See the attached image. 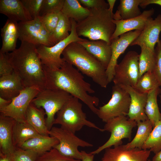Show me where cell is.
I'll return each instance as SVG.
<instances>
[{"instance_id":"f546056e","label":"cell","mask_w":161,"mask_h":161,"mask_svg":"<svg viewBox=\"0 0 161 161\" xmlns=\"http://www.w3.org/2000/svg\"><path fill=\"white\" fill-rule=\"evenodd\" d=\"M137 130L134 138L130 142L124 145L127 148L142 149L153 128L152 123L148 119L137 122Z\"/></svg>"},{"instance_id":"603a6c76","label":"cell","mask_w":161,"mask_h":161,"mask_svg":"<svg viewBox=\"0 0 161 161\" xmlns=\"http://www.w3.org/2000/svg\"><path fill=\"white\" fill-rule=\"evenodd\" d=\"M2 45L0 52L7 53L15 50L19 37L18 22L8 19L1 29Z\"/></svg>"},{"instance_id":"7c38bea8","label":"cell","mask_w":161,"mask_h":161,"mask_svg":"<svg viewBox=\"0 0 161 161\" xmlns=\"http://www.w3.org/2000/svg\"><path fill=\"white\" fill-rule=\"evenodd\" d=\"M18 39L33 44L36 47L43 45L54 46L51 39V34L44 26L41 16L31 20L18 22Z\"/></svg>"},{"instance_id":"8fae6325","label":"cell","mask_w":161,"mask_h":161,"mask_svg":"<svg viewBox=\"0 0 161 161\" xmlns=\"http://www.w3.org/2000/svg\"><path fill=\"white\" fill-rule=\"evenodd\" d=\"M139 55L135 51H130L116 65L112 80L114 85L135 87L139 78Z\"/></svg>"},{"instance_id":"4dcf8cb0","label":"cell","mask_w":161,"mask_h":161,"mask_svg":"<svg viewBox=\"0 0 161 161\" xmlns=\"http://www.w3.org/2000/svg\"><path fill=\"white\" fill-rule=\"evenodd\" d=\"M72 29L70 19L66 17L62 13H59V19L57 25L51 34V39L54 45L66 38Z\"/></svg>"},{"instance_id":"30bf717a","label":"cell","mask_w":161,"mask_h":161,"mask_svg":"<svg viewBox=\"0 0 161 161\" xmlns=\"http://www.w3.org/2000/svg\"><path fill=\"white\" fill-rule=\"evenodd\" d=\"M49 135L56 138L59 143L54 148L63 155L71 158L81 160L82 154L79 147H90L92 144L76 136L75 134L61 127L53 126L49 131Z\"/></svg>"},{"instance_id":"8992f818","label":"cell","mask_w":161,"mask_h":161,"mask_svg":"<svg viewBox=\"0 0 161 161\" xmlns=\"http://www.w3.org/2000/svg\"><path fill=\"white\" fill-rule=\"evenodd\" d=\"M72 96L64 91L44 89L39 92L31 103L44 110L46 124L49 131L54 125L55 114Z\"/></svg>"},{"instance_id":"cb8c5ba5","label":"cell","mask_w":161,"mask_h":161,"mask_svg":"<svg viewBox=\"0 0 161 161\" xmlns=\"http://www.w3.org/2000/svg\"><path fill=\"white\" fill-rule=\"evenodd\" d=\"M46 113L42 108H38L31 103L27 109L26 120L40 135L49 136V131L46 124Z\"/></svg>"},{"instance_id":"ee69618b","label":"cell","mask_w":161,"mask_h":161,"mask_svg":"<svg viewBox=\"0 0 161 161\" xmlns=\"http://www.w3.org/2000/svg\"><path fill=\"white\" fill-rule=\"evenodd\" d=\"M82 156V161H93L94 157V154L90 152L87 153L85 151H81Z\"/></svg>"},{"instance_id":"7bdbcfd3","label":"cell","mask_w":161,"mask_h":161,"mask_svg":"<svg viewBox=\"0 0 161 161\" xmlns=\"http://www.w3.org/2000/svg\"><path fill=\"white\" fill-rule=\"evenodd\" d=\"M152 4L161 6V0H142L140 6L142 8L144 9L148 5Z\"/></svg>"},{"instance_id":"52a82bcc","label":"cell","mask_w":161,"mask_h":161,"mask_svg":"<svg viewBox=\"0 0 161 161\" xmlns=\"http://www.w3.org/2000/svg\"><path fill=\"white\" fill-rule=\"evenodd\" d=\"M70 19L72 29L66 38L52 47L43 45L36 47L43 65L52 68H60L65 62L61 55L67 46L72 42L83 41L87 40L78 36L76 29V22L72 19Z\"/></svg>"},{"instance_id":"1f68e13d","label":"cell","mask_w":161,"mask_h":161,"mask_svg":"<svg viewBox=\"0 0 161 161\" xmlns=\"http://www.w3.org/2000/svg\"><path fill=\"white\" fill-rule=\"evenodd\" d=\"M140 48L141 51L139 59V79L145 72L153 71L155 62V51L145 47Z\"/></svg>"},{"instance_id":"c3c4849f","label":"cell","mask_w":161,"mask_h":161,"mask_svg":"<svg viewBox=\"0 0 161 161\" xmlns=\"http://www.w3.org/2000/svg\"><path fill=\"white\" fill-rule=\"evenodd\" d=\"M152 161H161V150L155 154L152 159Z\"/></svg>"},{"instance_id":"7dc6e473","label":"cell","mask_w":161,"mask_h":161,"mask_svg":"<svg viewBox=\"0 0 161 161\" xmlns=\"http://www.w3.org/2000/svg\"><path fill=\"white\" fill-rule=\"evenodd\" d=\"M0 161H11L10 155H5L0 153Z\"/></svg>"},{"instance_id":"f6af8a7d","label":"cell","mask_w":161,"mask_h":161,"mask_svg":"<svg viewBox=\"0 0 161 161\" xmlns=\"http://www.w3.org/2000/svg\"><path fill=\"white\" fill-rule=\"evenodd\" d=\"M12 100H8L0 97V108L7 106L9 104Z\"/></svg>"},{"instance_id":"5b68a950","label":"cell","mask_w":161,"mask_h":161,"mask_svg":"<svg viewBox=\"0 0 161 161\" xmlns=\"http://www.w3.org/2000/svg\"><path fill=\"white\" fill-rule=\"evenodd\" d=\"M79 100L72 96L57 113L53 124H59L61 127L75 134L84 126L104 131L103 129L98 127L87 120L86 114L82 110V104Z\"/></svg>"},{"instance_id":"484cf974","label":"cell","mask_w":161,"mask_h":161,"mask_svg":"<svg viewBox=\"0 0 161 161\" xmlns=\"http://www.w3.org/2000/svg\"><path fill=\"white\" fill-rule=\"evenodd\" d=\"M41 135L27 122L15 121L13 130V142L15 148H21L29 139Z\"/></svg>"},{"instance_id":"d6986e66","label":"cell","mask_w":161,"mask_h":161,"mask_svg":"<svg viewBox=\"0 0 161 161\" xmlns=\"http://www.w3.org/2000/svg\"><path fill=\"white\" fill-rule=\"evenodd\" d=\"M106 69L110 63L112 51L111 44L103 40H89L78 42Z\"/></svg>"},{"instance_id":"8d00e7d4","label":"cell","mask_w":161,"mask_h":161,"mask_svg":"<svg viewBox=\"0 0 161 161\" xmlns=\"http://www.w3.org/2000/svg\"><path fill=\"white\" fill-rule=\"evenodd\" d=\"M36 161H81L64 156L55 148H53L49 151L39 155Z\"/></svg>"},{"instance_id":"f1b7e54d","label":"cell","mask_w":161,"mask_h":161,"mask_svg":"<svg viewBox=\"0 0 161 161\" xmlns=\"http://www.w3.org/2000/svg\"><path fill=\"white\" fill-rule=\"evenodd\" d=\"M160 88V87L155 88L147 93L145 108V114L148 119L152 123L153 128L161 120V113L160 112L157 102Z\"/></svg>"},{"instance_id":"e0dca14e","label":"cell","mask_w":161,"mask_h":161,"mask_svg":"<svg viewBox=\"0 0 161 161\" xmlns=\"http://www.w3.org/2000/svg\"><path fill=\"white\" fill-rule=\"evenodd\" d=\"M120 86L129 94L130 97L129 110L127 114L129 119L137 123L148 120L145 111L147 93L140 92L129 85Z\"/></svg>"},{"instance_id":"2e32d148","label":"cell","mask_w":161,"mask_h":161,"mask_svg":"<svg viewBox=\"0 0 161 161\" xmlns=\"http://www.w3.org/2000/svg\"><path fill=\"white\" fill-rule=\"evenodd\" d=\"M161 32V14H159L154 19L151 17L148 19L143 30L130 46L145 47L154 52Z\"/></svg>"},{"instance_id":"277c9868","label":"cell","mask_w":161,"mask_h":161,"mask_svg":"<svg viewBox=\"0 0 161 161\" xmlns=\"http://www.w3.org/2000/svg\"><path fill=\"white\" fill-rule=\"evenodd\" d=\"M90 14L84 19L76 22V29L79 37L89 40H103L111 44L116 28L113 22V15L109 9H89Z\"/></svg>"},{"instance_id":"f35d334b","label":"cell","mask_w":161,"mask_h":161,"mask_svg":"<svg viewBox=\"0 0 161 161\" xmlns=\"http://www.w3.org/2000/svg\"><path fill=\"white\" fill-rule=\"evenodd\" d=\"M60 13H48L41 16L44 26L51 34L54 31L58 23Z\"/></svg>"},{"instance_id":"681fc988","label":"cell","mask_w":161,"mask_h":161,"mask_svg":"<svg viewBox=\"0 0 161 161\" xmlns=\"http://www.w3.org/2000/svg\"><path fill=\"white\" fill-rule=\"evenodd\" d=\"M159 96L160 97V103H161V87H160L159 90Z\"/></svg>"},{"instance_id":"d6a6232c","label":"cell","mask_w":161,"mask_h":161,"mask_svg":"<svg viewBox=\"0 0 161 161\" xmlns=\"http://www.w3.org/2000/svg\"><path fill=\"white\" fill-rule=\"evenodd\" d=\"M158 87L160 86L154 72L148 71L141 76L134 88L140 92L147 93Z\"/></svg>"},{"instance_id":"83f0119b","label":"cell","mask_w":161,"mask_h":161,"mask_svg":"<svg viewBox=\"0 0 161 161\" xmlns=\"http://www.w3.org/2000/svg\"><path fill=\"white\" fill-rule=\"evenodd\" d=\"M61 12L66 17L77 22L84 19L90 14V9L83 6L78 0H65Z\"/></svg>"},{"instance_id":"f907efd6","label":"cell","mask_w":161,"mask_h":161,"mask_svg":"<svg viewBox=\"0 0 161 161\" xmlns=\"http://www.w3.org/2000/svg\"><path fill=\"white\" fill-rule=\"evenodd\" d=\"M148 161H151V160L149 159L148 160Z\"/></svg>"},{"instance_id":"ba28073f","label":"cell","mask_w":161,"mask_h":161,"mask_svg":"<svg viewBox=\"0 0 161 161\" xmlns=\"http://www.w3.org/2000/svg\"><path fill=\"white\" fill-rule=\"evenodd\" d=\"M137 126L136 121L130 120L126 116H120L109 120L103 129L104 131L111 133L110 137L104 144L90 153L95 155L112 146L121 145L123 139L131 138L132 129Z\"/></svg>"},{"instance_id":"9a60e30c","label":"cell","mask_w":161,"mask_h":161,"mask_svg":"<svg viewBox=\"0 0 161 161\" xmlns=\"http://www.w3.org/2000/svg\"><path fill=\"white\" fill-rule=\"evenodd\" d=\"M142 31H131L122 34L117 38L112 40L110 44L112 51L111 58L106 69V74L109 83L112 81L114 75L115 68L117 64L118 58L138 36Z\"/></svg>"},{"instance_id":"3957f363","label":"cell","mask_w":161,"mask_h":161,"mask_svg":"<svg viewBox=\"0 0 161 161\" xmlns=\"http://www.w3.org/2000/svg\"><path fill=\"white\" fill-rule=\"evenodd\" d=\"M64 61L75 66L83 74L103 88L109 83L106 69L101 63L78 42L69 44L62 53Z\"/></svg>"},{"instance_id":"74e56055","label":"cell","mask_w":161,"mask_h":161,"mask_svg":"<svg viewBox=\"0 0 161 161\" xmlns=\"http://www.w3.org/2000/svg\"><path fill=\"white\" fill-rule=\"evenodd\" d=\"M32 18L40 16L44 0H21Z\"/></svg>"},{"instance_id":"4316f807","label":"cell","mask_w":161,"mask_h":161,"mask_svg":"<svg viewBox=\"0 0 161 161\" xmlns=\"http://www.w3.org/2000/svg\"><path fill=\"white\" fill-rule=\"evenodd\" d=\"M142 0H120L117 10L113 15L115 20H126L141 14L139 6Z\"/></svg>"},{"instance_id":"7a4b0ae2","label":"cell","mask_w":161,"mask_h":161,"mask_svg":"<svg viewBox=\"0 0 161 161\" xmlns=\"http://www.w3.org/2000/svg\"><path fill=\"white\" fill-rule=\"evenodd\" d=\"M6 53L25 87L36 86L41 90L45 89L42 65L35 45L22 41L18 48Z\"/></svg>"},{"instance_id":"ffe728a7","label":"cell","mask_w":161,"mask_h":161,"mask_svg":"<svg viewBox=\"0 0 161 161\" xmlns=\"http://www.w3.org/2000/svg\"><path fill=\"white\" fill-rule=\"evenodd\" d=\"M0 13L17 22L33 19L21 0H0Z\"/></svg>"},{"instance_id":"e575fe53","label":"cell","mask_w":161,"mask_h":161,"mask_svg":"<svg viewBox=\"0 0 161 161\" xmlns=\"http://www.w3.org/2000/svg\"><path fill=\"white\" fill-rule=\"evenodd\" d=\"M11 161H36L39 156L34 151L16 148L10 155Z\"/></svg>"},{"instance_id":"836d02e7","label":"cell","mask_w":161,"mask_h":161,"mask_svg":"<svg viewBox=\"0 0 161 161\" xmlns=\"http://www.w3.org/2000/svg\"><path fill=\"white\" fill-rule=\"evenodd\" d=\"M142 149H149L155 154L161 150V120L153 128Z\"/></svg>"},{"instance_id":"ab89813d","label":"cell","mask_w":161,"mask_h":161,"mask_svg":"<svg viewBox=\"0 0 161 161\" xmlns=\"http://www.w3.org/2000/svg\"><path fill=\"white\" fill-rule=\"evenodd\" d=\"M155 62L153 72L161 87V40H160L155 48Z\"/></svg>"},{"instance_id":"d590c367","label":"cell","mask_w":161,"mask_h":161,"mask_svg":"<svg viewBox=\"0 0 161 161\" xmlns=\"http://www.w3.org/2000/svg\"><path fill=\"white\" fill-rule=\"evenodd\" d=\"M65 0H44L40 16L50 13L61 11Z\"/></svg>"},{"instance_id":"5bb4252c","label":"cell","mask_w":161,"mask_h":161,"mask_svg":"<svg viewBox=\"0 0 161 161\" xmlns=\"http://www.w3.org/2000/svg\"><path fill=\"white\" fill-rule=\"evenodd\" d=\"M105 150L100 161H148L151 152L138 148H127L122 144Z\"/></svg>"},{"instance_id":"44dd1931","label":"cell","mask_w":161,"mask_h":161,"mask_svg":"<svg viewBox=\"0 0 161 161\" xmlns=\"http://www.w3.org/2000/svg\"><path fill=\"white\" fill-rule=\"evenodd\" d=\"M15 120L0 115V153L10 155L16 148L13 142V130Z\"/></svg>"},{"instance_id":"7402d4cb","label":"cell","mask_w":161,"mask_h":161,"mask_svg":"<svg viewBox=\"0 0 161 161\" xmlns=\"http://www.w3.org/2000/svg\"><path fill=\"white\" fill-rule=\"evenodd\" d=\"M25 88L21 78L14 71L0 77V97L5 99L12 100Z\"/></svg>"},{"instance_id":"9c48e42d","label":"cell","mask_w":161,"mask_h":161,"mask_svg":"<svg viewBox=\"0 0 161 161\" xmlns=\"http://www.w3.org/2000/svg\"><path fill=\"white\" fill-rule=\"evenodd\" d=\"M129 94L119 85L112 86V97L106 104L98 109L96 115L105 123L113 118L127 116L130 103Z\"/></svg>"},{"instance_id":"6da1fadb","label":"cell","mask_w":161,"mask_h":161,"mask_svg":"<svg viewBox=\"0 0 161 161\" xmlns=\"http://www.w3.org/2000/svg\"><path fill=\"white\" fill-rule=\"evenodd\" d=\"M45 77V88L66 92L81 100L96 114L99 99L92 94L95 91L86 81L82 74L73 66L65 62L59 68L42 65Z\"/></svg>"},{"instance_id":"60d3db41","label":"cell","mask_w":161,"mask_h":161,"mask_svg":"<svg viewBox=\"0 0 161 161\" xmlns=\"http://www.w3.org/2000/svg\"><path fill=\"white\" fill-rule=\"evenodd\" d=\"M13 71L7 54L0 52V77L11 74Z\"/></svg>"},{"instance_id":"4fadbf2b","label":"cell","mask_w":161,"mask_h":161,"mask_svg":"<svg viewBox=\"0 0 161 161\" xmlns=\"http://www.w3.org/2000/svg\"><path fill=\"white\" fill-rule=\"evenodd\" d=\"M41 90L36 86L25 87L18 96L12 100L9 104L0 108V115L11 117L17 121L27 122L26 114L28 108Z\"/></svg>"},{"instance_id":"ac0fdd59","label":"cell","mask_w":161,"mask_h":161,"mask_svg":"<svg viewBox=\"0 0 161 161\" xmlns=\"http://www.w3.org/2000/svg\"><path fill=\"white\" fill-rule=\"evenodd\" d=\"M154 11L152 8L144 10L140 16L131 19L120 20L113 19L116 28L112 36V41L122 34L133 30H143L148 19L153 15Z\"/></svg>"},{"instance_id":"b9f144b4","label":"cell","mask_w":161,"mask_h":161,"mask_svg":"<svg viewBox=\"0 0 161 161\" xmlns=\"http://www.w3.org/2000/svg\"><path fill=\"white\" fill-rule=\"evenodd\" d=\"M83 7L88 9L105 8L108 9L109 5L104 0H78Z\"/></svg>"},{"instance_id":"d4e9b609","label":"cell","mask_w":161,"mask_h":161,"mask_svg":"<svg viewBox=\"0 0 161 161\" xmlns=\"http://www.w3.org/2000/svg\"><path fill=\"white\" fill-rule=\"evenodd\" d=\"M59 143L58 140L54 137L41 135L29 139L21 148L33 151L39 155L49 151Z\"/></svg>"},{"instance_id":"bcb514c9","label":"cell","mask_w":161,"mask_h":161,"mask_svg":"<svg viewBox=\"0 0 161 161\" xmlns=\"http://www.w3.org/2000/svg\"><path fill=\"white\" fill-rule=\"evenodd\" d=\"M116 1V0H107V1L109 5L108 9L112 15L114 14L113 13V10Z\"/></svg>"}]
</instances>
